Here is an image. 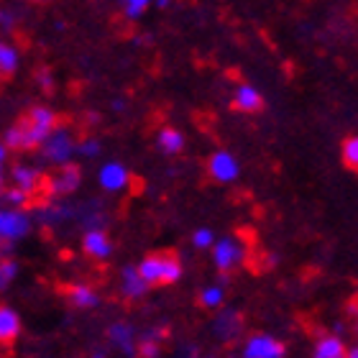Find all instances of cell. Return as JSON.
I'll return each instance as SVG.
<instances>
[{
    "instance_id": "cell-31",
    "label": "cell",
    "mask_w": 358,
    "mask_h": 358,
    "mask_svg": "<svg viewBox=\"0 0 358 358\" xmlns=\"http://www.w3.org/2000/svg\"><path fill=\"white\" fill-rule=\"evenodd\" d=\"M123 105H126L123 100H115V103H113V108H115V110H123Z\"/></svg>"
},
{
    "instance_id": "cell-7",
    "label": "cell",
    "mask_w": 358,
    "mask_h": 358,
    "mask_svg": "<svg viewBox=\"0 0 358 358\" xmlns=\"http://www.w3.org/2000/svg\"><path fill=\"white\" fill-rule=\"evenodd\" d=\"M287 356V345L274 336H264L256 333L243 345V358H284Z\"/></svg>"
},
{
    "instance_id": "cell-28",
    "label": "cell",
    "mask_w": 358,
    "mask_h": 358,
    "mask_svg": "<svg viewBox=\"0 0 358 358\" xmlns=\"http://www.w3.org/2000/svg\"><path fill=\"white\" fill-rule=\"evenodd\" d=\"M10 251H13V243H6V241H0V259H10Z\"/></svg>"
},
{
    "instance_id": "cell-6",
    "label": "cell",
    "mask_w": 358,
    "mask_h": 358,
    "mask_svg": "<svg viewBox=\"0 0 358 358\" xmlns=\"http://www.w3.org/2000/svg\"><path fill=\"white\" fill-rule=\"evenodd\" d=\"M208 174H210L213 182L231 185V182H236L238 174H241L238 159L233 157L231 151H215V154L208 159Z\"/></svg>"
},
{
    "instance_id": "cell-23",
    "label": "cell",
    "mask_w": 358,
    "mask_h": 358,
    "mask_svg": "<svg viewBox=\"0 0 358 358\" xmlns=\"http://www.w3.org/2000/svg\"><path fill=\"white\" fill-rule=\"evenodd\" d=\"M213 243H215V233L210 231V228H200V231L192 233L194 248H213Z\"/></svg>"
},
{
    "instance_id": "cell-30",
    "label": "cell",
    "mask_w": 358,
    "mask_h": 358,
    "mask_svg": "<svg viewBox=\"0 0 358 358\" xmlns=\"http://www.w3.org/2000/svg\"><path fill=\"white\" fill-rule=\"evenodd\" d=\"M6 146H3V143H0V169H3V164H6Z\"/></svg>"
},
{
    "instance_id": "cell-24",
    "label": "cell",
    "mask_w": 358,
    "mask_h": 358,
    "mask_svg": "<svg viewBox=\"0 0 358 358\" xmlns=\"http://www.w3.org/2000/svg\"><path fill=\"white\" fill-rule=\"evenodd\" d=\"M3 194H6V200L10 202V208H13V210H21L23 205H29V200H31L29 194L21 192L18 187H10V189H6Z\"/></svg>"
},
{
    "instance_id": "cell-27",
    "label": "cell",
    "mask_w": 358,
    "mask_h": 358,
    "mask_svg": "<svg viewBox=\"0 0 358 358\" xmlns=\"http://www.w3.org/2000/svg\"><path fill=\"white\" fill-rule=\"evenodd\" d=\"M36 83L41 85V87L44 90H49V92H52V87H54V80H52V72H49V69L46 67H41L36 72Z\"/></svg>"
},
{
    "instance_id": "cell-20",
    "label": "cell",
    "mask_w": 358,
    "mask_h": 358,
    "mask_svg": "<svg viewBox=\"0 0 358 358\" xmlns=\"http://www.w3.org/2000/svg\"><path fill=\"white\" fill-rule=\"evenodd\" d=\"M223 299H225L223 287H208V289H202V294H200V305L205 307V310H215V307L223 305Z\"/></svg>"
},
{
    "instance_id": "cell-26",
    "label": "cell",
    "mask_w": 358,
    "mask_h": 358,
    "mask_svg": "<svg viewBox=\"0 0 358 358\" xmlns=\"http://www.w3.org/2000/svg\"><path fill=\"white\" fill-rule=\"evenodd\" d=\"M75 151H80L85 157H97L100 154V141L97 138H85L80 146H75Z\"/></svg>"
},
{
    "instance_id": "cell-10",
    "label": "cell",
    "mask_w": 358,
    "mask_h": 358,
    "mask_svg": "<svg viewBox=\"0 0 358 358\" xmlns=\"http://www.w3.org/2000/svg\"><path fill=\"white\" fill-rule=\"evenodd\" d=\"M128 182H131V172L120 162H108V164L100 169V185L108 192H120L126 189Z\"/></svg>"
},
{
    "instance_id": "cell-33",
    "label": "cell",
    "mask_w": 358,
    "mask_h": 358,
    "mask_svg": "<svg viewBox=\"0 0 358 358\" xmlns=\"http://www.w3.org/2000/svg\"><path fill=\"white\" fill-rule=\"evenodd\" d=\"M345 358H358V351H356V348H348V356H345Z\"/></svg>"
},
{
    "instance_id": "cell-13",
    "label": "cell",
    "mask_w": 358,
    "mask_h": 358,
    "mask_svg": "<svg viewBox=\"0 0 358 358\" xmlns=\"http://www.w3.org/2000/svg\"><path fill=\"white\" fill-rule=\"evenodd\" d=\"M157 146H159V151H162V154H166V157H177V154H182V151H185L187 138H185V134H182L179 128L164 126L157 136Z\"/></svg>"
},
{
    "instance_id": "cell-34",
    "label": "cell",
    "mask_w": 358,
    "mask_h": 358,
    "mask_svg": "<svg viewBox=\"0 0 358 358\" xmlns=\"http://www.w3.org/2000/svg\"><path fill=\"white\" fill-rule=\"evenodd\" d=\"M6 192V182H3V177H0V194Z\"/></svg>"
},
{
    "instance_id": "cell-22",
    "label": "cell",
    "mask_w": 358,
    "mask_h": 358,
    "mask_svg": "<svg viewBox=\"0 0 358 358\" xmlns=\"http://www.w3.org/2000/svg\"><path fill=\"white\" fill-rule=\"evenodd\" d=\"M146 10H149V3H146V0H128V3H123V13H126L128 21L141 18Z\"/></svg>"
},
{
    "instance_id": "cell-14",
    "label": "cell",
    "mask_w": 358,
    "mask_h": 358,
    "mask_svg": "<svg viewBox=\"0 0 358 358\" xmlns=\"http://www.w3.org/2000/svg\"><path fill=\"white\" fill-rule=\"evenodd\" d=\"M108 341H110L120 353H136V343H134V328L128 325V322H113L110 328H108Z\"/></svg>"
},
{
    "instance_id": "cell-8",
    "label": "cell",
    "mask_w": 358,
    "mask_h": 358,
    "mask_svg": "<svg viewBox=\"0 0 358 358\" xmlns=\"http://www.w3.org/2000/svg\"><path fill=\"white\" fill-rule=\"evenodd\" d=\"M62 297L67 299L72 307H77V310H95V307L100 305V294H97L95 287L80 284V282L62 287Z\"/></svg>"
},
{
    "instance_id": "cell-17",
    "label": "cell",
    "mask_w": 358,
    "mask_h": 358,
    "mask_svg": "<svg viewBox=\"0 0 358 358\" xmlns=\"http://www.w3.org/2000/svg\"><path fill=\"white\" fill-rule=\"evenodd\" d=\"M18 62H21L18 49L8 41H0V83H8L18 72Z\"/></svg>"
},
{
    "instance_id": "cell-21",
    "label": "cell",
    "mask_w": 358,
    "mask_h": 358,
    "mask_svg": "<svg viewBox=\"0 0 358 358\" xmlns=\"http://www.w3.org/2000/svg\"><path fill=\"white\" fill-rule=\"evenodd\" d=\"M15 276H18V262L15 259H0V292L10 287Z\"/></svg>"
},
{
    "instance_id": "cell-32",
    "label": "cell",
    "mask_w": 358,
    "mask_h": 358,
    "mask_svg": "<svg viewBox=\"0 0 358 358\" xmlns=\"http://www.w3.org/2000/svg\"><path fill=\"white\" fill-rule=\"evenodd\" d=\"M92 358H105V351H103V348H97V351L92 353Z\"/></svg>"
},
{
    "instance_id": "cell-16",
    "label": "cell",
    "mask_w": 358,
    "mask_h": 358,
    "mask_svg": "<svg viewBox=\"0 0 358 358\" xmlns=\"http://www.w3.org/2000/svg\"><path fill=\"white\" fill-rule=\"evenodd\" d=\"M345 356H348V345L338 336H322L315 343L313 358H345Z\"/></svg>"
},
{
    "instance_id": "cell-11",
    "label": "cell",
    "mask_w": 358,
    "mask_h": 358,
    "mask_svg": "<svg viewBox=\"0 0 358 358\" xmlns=\"http://www.w3.org/2000/svg\"><path fill=\"white\" fill-rule=\"evenodd\" d=\"M266 100L254 85H241L236 90V97H233V110L236 113H262Z\"/></svg>"
},
{
    "instance_id": "cell-19",
    "label": "cell",
    "mask_w": 358,
    "mask_h": 358,
    "mask_svg": "<svg viewBox=\"0 0 358 358\" xmlns=\"http://www.w3.org/2000/svg\"><path fill=\"white\" fill-rule=\"evenodd\" d=\"M341 159H343V166L348 169V172H356L358 169V138L356 136H345L343 138Z\"/></svg>"
},
{
    "instance_id": "cell-2",
    "label": "cell",
    "mask_w": 358,
    "mask_h": 358,
    "mask_svg": "<svg viewBox=\"0 0 358 358\" xmlns=\"http://www.w3.org/2000/svg\"><path fill=\"white\" fill-rule=\"evenodd\" d=\"M41 149H44L41 154H44L46 162H52V164H57V166H64V164H69V157H72V151H75V141H72L69 131H64V128L59 126L44 143H41Z\"/></svg>"
},
{
    "instance_id": "cell-15",
    "label": "cell",
    "mask_w": 358,
    "mask_h": 358,
    "mask_svg": "<svg viewBox=\"0 0 358 358\" xmlns=\"http://www.w3.org/2000/svg\"><path fill=\"white\" fill-rule=\"evenodd\" d=\"M13 182L15 187L21 189V192H26L31 197V194L36 192L38 187L44 185V177H41V172H36V169H31V166H13Z\"/></svg>"
},
{
    "instance_id": "cell-9",
    "label": "cell",
    "mask_w": 358,
    "mask_h": 358,
    "mask_svg": "<svg viewBox=\"0 0 358 358\" xmlns=\"http://www.w3.org/2000/svg\"><path fill=\"white\" fill-rule=\"evenodd\" d=\"M83 251L90 256V259L105 262V259L113 254L110 236H108L105 231H100V228H95V231H87V233H85V238H83Z\"/></svg>"
},
{
    "instance_id": "cell-18",
    "label": "cell",
    "mask_w": 358,
    "mask_h": 358,
    "mask_svg": "<svg viewBox=\"0 0 358 358\" xmlns=\"http://www.w3.org/2000/svg\"><path fill=\"white\" fill-rule=\"evenodd\" d=\"M146 292H149V287H146V282L138 276L136 266L123 268V297L126 299H141Z\"/></svg>"
},
{
    "instance_id": "cell-5",
    "label": "cell",
    "mask_w": 358,
    "mask_h": 358,
    "mask_svg": "<svg viewBox=\"0 0 358 358\" xmlns=\"http://www.w3.org/2000/svg\"><path fill=\"white\" fill-rule=\"evenodd\" d=\"M31 228V217L23 210L13 208H0V241L6 243H15L18 238H23Z\"/></svg>"
},
{
    "instance_id": "cell-1",
    "label": "cell",
    "mask_w": 358,
    "mask_h": 358,
    "mask_svg": "<svg viewBox=\"0 0 358 358\" xmlns=\"http://www.w3.org/2000/svg\"><path fill=\"white\" fill-rule=\"evenodd\" d=\"M146 287H169L182 279V262H179L177 251H154L141 264L136 266Z\"/></svg>"
},
{
    "instance_id": "cell-3",
    "label": "cell",
    "mask_w": 358,
    "mask_h": 358,
    "mask_svg": "<svg viewBox=\"0 0 358 358\" xmlns=\"http://www.w3.org/2000/svg\"><path fill=\"white\" fill-rule=\"evenodd\" d=\"M83 185V169L77 164H64L59 166L52 177L44 179V187L46 192L54 194V197H62V194H69L75 192L77 187Z\"/></svg>"
},
{
    "instance_id": "cell-12",
    "label": "cell",
    "mask_w": 358,
    "mask_h": 358,
    "mask_svg": "<svg viewBox=\"0 0 358 358\" xmlns=\"http://www.w3.org/2000/svg\"><path fill=\"white\" fill-rule=\"evenodd\" d=\"M21 336V315L13 307L0 305V345L13 343Z\"/></svg>"
},
{
    "instance_id": "cell-25",
    "label": "cell",
    "mask_w": 358,
    "mask_h": 358,
    "mask_svg": "<svg viewBox=\"0 0 358 358\" xmlns=\"http://www.w3.org/2000/svg\"><path fill=\"white\" fill-rule=\"evenodd\" d=\"M136 353L141 358H159V353H162V345L157 343V341H149V338H143L141 343L136 345Z\"/></svg>"
},
{
    "instance_id": "cell-29",
    "label": "cell",
    "mask_w": 358,
    "mask_h": 358,
    "mask_svg": "<svg viewBox=\"0 0 358 358\" xmlns=\"http://www.w3.org/2000/svg\"><path fill=\"white\" fill-rule=\"evenodd\" d=\"M13 21V15L8 13V10H3V8H0V23H10Z\"/></svg>"
},
{
    "instance_id": "cell-4",
    "label": "cell",
    "mask_w": 358,
    "mask_h": 358,
    "mask_svg": "<svg viewBox=\"0 0 358 358\" xmlns=\"http://www.w3.org/2000/svg\"><path fill=\"white\" fill-rule=\"evenodd\" d=\"M246 259V248L236 238H220L213 243V262H215L220 274H228Z\"/></svg>"
}]
</instances>
